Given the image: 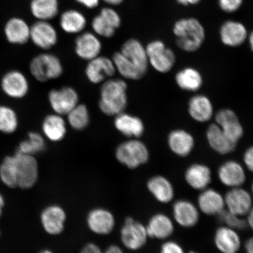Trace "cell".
Here are the masks:
<instances>
[{"label": "cell", "mask_w": 253, "mask_h": 253, "mask_svg": "<svg viewBox=\"0 0 253 253\" xmlns=\"http://www.w3.org/2000/svg\"><path fill=\"white\" fill-rule=\"evenodd\" d=\"M172 31L177 46L186 52H197L206 39L205 28L197 18L179 19L174 23Z\"/></svg>", "instance_id": "obj_1"}, {"label": "cell", "mask_w": 253, "mask_h": 253, "mask_svg": "<svg viewBox=\"0 0 253 253\" xmlns=\"http://www.w3.org/2000/svg\"><path fill=\"white\" fill-rule=\"evenodd\" d=\"M127 84L123 79H107L100 88L99 109L104 115L116 116L127 106Z\"/></svg>", "instance_id": "obj_2"}, {"label": "cell", "mask_w": 253, "mask_h": 253, "mask_svg": "<svg viewBox=\"0 0 253 253\" xmlns=\"http://www.w3.org/2000/svg\"><path fill=\"white\" fill-rule=\"evenodd\" d=\"M115 155L120 163L130 169L147 163L150 158L146 145L137 138H132L119 145Z\"/></svg>", "instance_id": "obj_3"}, {"label": "cell", "mask_w": 253, "mask_h": 253, "mask_svg": "<svg viewBox=\"0 0 253 253\" xmlns=\"http://www.w3.org/2000/svg\"><path fill=\"white\" fill-rule=\"evenodd\" d=\"M30 71L37 81L46 82L61 77L63 68L58 56L52 53H43L34 57L32 60Z\"/></svg>", "instance_id": "obj_4"}, {"label": "cell", "mask_w": 253, "mask_h": 253, "mask_svg": "<svg viewBox=\"0 0 253 253\" xmlns=\"http://www.w3.org/2000/svg\"><path fill=\"white\" fill-rule=\"evenodd\" d=\"M145 49L149 65L155 70L161 74H166L172 70L176 63L175 53L163 41H151Z\"/></svg>", "instance_id": "obj_5"}, {"label": "cell", "mask_w": 253, "mask_h": 253, "mask_svg": "<svg viewBox=\"0 0 253 253\" xmlns=\"http://www.w3.org/2000/svg\"><path fill=\"white\" fill-rule=\"evenodd\" d=\"M14 156L17 163L18 187L24 189L33 187L39 178V164L36 158L34 156L17 151Z\"/></svg>", "instance_id": "obj_6"}, {"label": "cell", "mask_w": 253, "mask_h": 253, "mask_svg": "<svg viewBox=\"0 0 253 253\" xmlns=\"http://www.w3.org/2000/svg\"><path fill=\"white\" fill-rule=\"evenodd\" d=\"M79 94L75 88L64 86L52 89L48 94V101L53 112L58 115H67L79 104Z\"/></svg>", "instance_id": "obj_7"}, {"label": "cell", "mask_w": 253, "mask_h": 253, "mask_svg": "<svg viewBox=\"0 0 253 253\" xmlns=\"http://www.w3.org/2000/svg\"><path fill=\"white\" fill-rule=\"evenodd\" d=\"M1 88L6 96L13 99H21L28 94L30 84L23 73L12 70L3 76Z\"/></svg>", "instance_id": "obj_8"}, {"label": "cell", "mask_w": 253, "mask_h": 253, "mask_svg": "<svg viewBox=\"0 0 253 253\" xmlns=\"http://www.w3.org/2000/svg\"><path fill=\"white\" fill-rule=\"evenodd\" d=\"M120 52L132 67L144 76L148 71L149 62L145 47L137 40L129 39L123 44Z\"/></svg>", "instance_id": "obj_9"}, {"label": "cell", "mask_w": 253, "mask_h": 253, "mask_svg": "<svg viewBox=\"0 0 253 253\" xmlns=\"http://www.w3.org/2000/svg\"><path fill=\"white\" fill-rule=\"evenodd\" d=\"M116 69L112 59L103 56H98L88 61L85 69V75L90 83L99 84L112 78Z\"/></svg>", "instance_id": "obj_10"}, {"label": "cell", "mask_w": 253, "mask_h": 253, "mask_svg": "<svg viewBox=\"0 0 253 253\" xmlns=\"http://www.w3.org/2000/svg\"><path fill=\"white\" fill-rule=\"evenodd\" d=\"M215 121L231 140L238 143L244 135V128L238 116L232 109H222L215 115Z\"/></svg>", "instance_id": "obj_11"}, {"label": "cell", "mask_w": 253, "mask_h": 253, "mask_svg": "<svg viewBox=\"0 0 253 253\" xmlns=\"http://www.w3.org/2000/svg\"><path fill=\"white\" fill-rule=\"evenodd\" d=\"M122 241L126 248L136 251L146 243L148 237L146 227L128 217L121 230Z\"/></svg>", "instance_id": "obj_12"}, {"label": "cell", "mask_w": 253, "mask_h": 253, "mask_svg": "<svg viewBox=\"0 0 253 253\" xmlns=\"http://www.w3.org/2000/svg\"><path fill=\"white\" fill-rule=\"evenodd\" d=\"M249 33L246 25L239 21L229 20L221 24L219 37L224 46L237 47L248 40Z\"/></svg>", "instance_id": "obj_13"}, {"label": "cell", "mask_w": 253, "mask_h": 253, "mask_svg": "<svg viewBox=\"0 0 253 253\" xmlns=\"http://www.w3.org/2000/svg\"><path fill=\"white\" fill-rule=\"evenodd\" d=\"M58 39L55 27L47 21L39 20L31 27L30 40L39 48H51L58 42Z\"/></svg>", "instance_id": "obj_14"}, {"label": "cell", "mask_w": 253, "mask_h": 253, "mask_svg": "<svg viewBox=\"0 0 253 253\" xmlns=\"http://www.w3.org/2000/svg\"><path fill=\"white\" fill-rule=\"evenodd\" d=\"M168 144L170 151L177 156L185 157L194 150V136L184 129L177 128L170 131L168 135Z\"/></svg>", "instance_id": "obj_15"}, {"label": "cell", "mask_w": 253, "mask_h": 253, "mask_svg": "<svg viewBox=\"0 0 253 253\" xmlns=\"http://www.w3.org/2000/svg\"><path fill=\"white\" fill-rule=\"evenodd\" d=\"M102 49V43L96 34L85 32L75 41V52L79 58L89 61L99 56Z\"/></svg>", "instance_id": "obj_16"}, {"label": "cell", "mask_w": 253, "mask_h": 253, "mask_svg": "<svg viewBox=\"0 0 253 253\" xmlns=\"http://www.w3.org/2000/svg\"><path fill=\"white\" fill-rule=\"evenodd\" d=\"M224 199L227 210L239 216L248 214L252 208V196L245 189L233 188Z\"/></svg>", "instance_id": "obj_17"}, {"label": "cell", "mask_w": 253, "mask_h": 253, "mask_svg": "<svg viewBox=\"0 0 253 253\" xmlns=\"http://www.w3.org/2000/svg\"><path fill=\"white\" fill-rule=\"evenodd\" d=\"M188 113L194 121L206 123L212 118L214 109L212 102L204 94H196L189 99Z\"/></svg>", "instance_id": "obj_18"}, {"label": "cell", "mask_w": 253, "mask_h": 253, "mask_svg": "<svg viewBox=\"0 0 253 253\" xmlns=\"http://www.w3.org/2000/svg\"><path fill=\"white\" fill-rule=\"evenodd\" d=\"M114 125L117 130L131 138H138L144 133L143 122L138 117L123 112L115 116Z\"/></svg>", "instance_id": "obj_19"}, {"label": "cell", "mask_w": 253, "mask_h": 253, "mask_svg": "<svg viewBox=\"0 0 253 253\" xmlns=\"http://www.w3.org/2000/svg\"><path fill=\"white\" fill-rule=\"evenodd\" d=\"M206 135L211 149L218 154H228L236 149L237 144L231 140L216 123L209 126Z\"/></svg>", "instance_id": "obj_20"}, {"label": "cell", "mask_w": 253, "mask_h": 253, "mask_svg": "<svg viewBox=\"0 0 253 253\" xmlns=\"http://www.w3.org/2000/svg\"><path fill=\"white\" fill-rule=\"evenodd\" d=\"M218 176L223 184L233 188L242 185L246 179L245 169L241 164L233 160L226 161L220 166Z\"/></svg>", "instance_id": "obj_21"}, {"label": "cell", "mask_w": 253, "mask_h": 253, "mask_svg": "<svg viewBox=\"0 0 253 253\" xmlns=\"http://www.w3.org/2000/svg\"><path fill=\"white\" fill-rule=\"evenodd\" d=\"M41 219L44 230L50 235H56L64 228L66 214L59 206L52 205L43 211Z\"/></svg>", "instance_id": "obj_22"}, {"label": "cell", "mask_w": 253, "mask_h": 253, "mask_svg": "<svg viewBox=\"0 0 253 253\" xmlns=\"http://www.w3.org/2000/svg\"><path fill=\"white\" fill-rule=\"evenodd\" d=\"M31 27L23 19L17 17L9 19L6 23L4 33L9 43L23 45L30 39Z\"/></svg>", "instance_id": "obj_23"}, {"label": "cell", "mask_w": 253, "mask_h": 253, "mask_svg": "<svg viewBox=\"0 0 253 253\" xmlns=\"http://www.w3.org/2000/svg\"><path fill=\"white\" fill-rule=\"evenodd\" d=\"M87 221L90 229L99 235L110 233L115 226L113 215L103 209L91 211L88 215Z\"/></svg>", "instance_id": "obj_24"}, {"label": "cell", "mask_w": 253, "mask_h": 253, "mask_svg": "<svg viewBox=\"0 0 253 253\" xmlns=\"http://www.w3.org/2000/svg\"><path fill=\"white\" fill-rule=\"evenodd\" d=\"M214 243L221 253H237L241 246V240L235 230L223 226L216 230Z\"/></svg>", "instance_id": "obj_25"}, {"label": "cell", "mask_w": 253, "mask_h": 253, "mask_svg": "<svg viewBox=\"0 0 253 253\" xmlns=\"http://www.w3.org/2000/svg\"><path fill=\"white\" fill-rule=\"evenodd\" d=\"M175 83L181 90L195 92L203 86L204 78L198 69L191 66L183 68L176 73Z\"/></svg>", "instance_id": "obj_26"}, {"label": "cell", "mask_w": 253, "mask_h": 253, "mask_svg": "<svg viewBox=\"0 0 253 253\" xmlns=\"http://www.w3.org/2000/svg\"><path fill=\"white\" fill-rule=\"evenodd\" d=\"M173 214L176 222L182 227H192L198 222V210L191 202L186 200L176 201L173 205Z\"/></svg>", "instance_id": "obj_27"}, {"label": "cell", "mask_w": 253, "mask_h": 253, "mask_svg": "<svg viewBox=\"0 0 253 253\" xmlns=\"http://www.w3.org/2000/svg\"><path fill=\"white\" fill-rule=\"evenodd\" d=\"M203 191L198 198L199 209L206 214H219L224 210V199L216 190L205 189Z\"/></svg>", "instance_id": "obj_28"}, {"label": "cell", "mask_w": 253, "mask_h": 253, "mask_svg": "<svg viewBox=\"0 0 253 253\" xmlns=\"http://www.w3.org/2000/svg\"><path fill=\"white\" fill-rule=\"evenodd\" d=\"M42 130L43 135L49 140L58 142L65 137L67 128L62 116L54 113L47 115L43 119Z\"/></svg>", "instance_id": "obj_29"}, {"label": "cell", "mask_w": 253, "mask_h": 253, "mask_svg": "<svg viewBox=\"0 0 253 253\" xmlns=\"http://www.w3.org/2000/svg\"><path fill=\"white\" fill-rule=\"evenodd\" d=\"M185 178L186 182L192 188L204 190L210 184L211 172L208 166L201 164H194L186 169Z\"/></svg>", "instance_id": "obj_30"}, {"label": "cell", "mask_w": 253, "mask_h": 253, "mask_svg": "<svg viewBox=\"0 0 253 253\" xmlns=\"http://www.w3.org/2000/svg\"><path fill=\"white\" fill-rule=\"evenodd\" d=\"M146 229L148 236L165 239L172 235L174 226L169 217L159 213L151 217Z\"/></svg>", "instance_id": "obj_31"}, {"label": "cell", "mask_w": 253, "mask_h": 253, "mask_svg": "<svg viewBox=\"0 0 253 253\" xmlns=\"http://www.w3.org/2000/svg\"><path fill=\"white\" fill-rule=\"evenodd\" d=\"M147 187L157 200L161 203H169L172 200L174 197L173 188L171 183L165 177H153L148 182Z\"/></svg>", "instance_id": "obj_32"}, {"label": "cell", "mask_w": 253, "mask_h": 253, "mask_svg": "<svg viewBox=\"0 0 253 253\" xmlns=\"http://www.w3.org/2000/svg\"><path fill=\"white\" fill-rule=\"evenodd\" d=\"M60 26L65 33L71 34L80 33L86 26V17L80 11L69 9L60 18Z\"/></svg>", "instance_id": "obj_33"}, {"label": "cell", "mask_w": 253, "mask_h": 253, "mask_svg": "<svg viewBox=\"0 0 253 253\" xmlns=\"http://www.w3.org/2000/svg\"><path fill=\"white\" fill-rule=\"evenodd\" d=\"M30 9L38 20L48 21L58 14V0H32Z\"/></svg>", "instance_id": "obj_34"}, {"label": "cell", "mask_w": 253, "mask_h": 253, "mask_svg": "<svg viewBox=\"0 0 253 253\" xmlns=\"http://www.w3.org/2000/svg\"><path fill=\"white\" fill-rule=\"evenodd\" d=\"M45 148V141L43 136L39 132L32 131L28 134L27 138L19 144L17 152L34 156Z\"/></svg>", "instance_id": "obj_35"}, {"label": "cell", "mask_w": 253, "mask_h": 253, "mask_svg": "<svg viewBox=\"0 0 253 253\" xmlns=\"http://www.w3.org/2000/svg\"><path fill=\"white\" fill-rule=\"evenodd\" d=\"M0 179L9 188L18 186L17 163L14 156L6 157L0 166Z\"/></svg>", "instance_id": "obj_36"}, {"label": "cell", "mask_w": 253, "mask_h": 253, "mask_svg": "<svg viewBox=\"0 0 253 253\" xmlns=\"http://www.w3.org/2000/svg\"><path fill=\"white\" fill-rule=\"evenodd\" d=\"M66 116L69 125L75 130H84L89 125L90 113L84 104L79 103Z\"/></svg>", "instance_id": "obj_37"}, {"label": "cell", "mask_w": 253, "mask_h": 253, "mask_svg": "<svg viewBox=\"0 0 253 253\" xmlns=\"http://www.w3.org/2000/svg\"><path fill=\"white\" fill-rule=\"evenodd\" d=\"M17 113L11 107L0 105V132L4 134L14 133L18 127Z\"/></svg>", "instance_id": "obj_38"}, {"label": "cell", "mask_w": 253, "mask_h": 253, "mask_svg": "<svg viewBox=\"0 0 253 253\" xmlns=\"http://www.w3.org/2000/svg\"><path fill=\"white\" fill-rule=\"evenodd\" d=\"M219 220L225 224L227 227L234 230L245 229L248 223L247 221L242 219L238 215L230 212L228 210H223L218 214Z\"/></svg>", "instance_id": "obj_39"}, {"label": "cell", "mask_w": 253, "mask_h": 253, "mask_svg": "<svg viewBox=\"0 0 253 253\" xmlns=\"http://www.w3.org/2000/svg\"><path fill=\"white\" fill-rule=\"evenodd\" d=\"M93 30L97 36L109 39L115 34L116 30L111 26L99 14L96 16L91 22Z\"/></svg>", "instance_id": "obj_40"}, {"label": "cell", "mask_w": 253, "mask_h": 253, "mask_svg": "<svg viewBox=\"0 0 253 253\" xmlns=\"http://www.w3.org/2000/svg\"><path fill=\"white\" fill-rule=\"evenodd\" d=\"M99 15L107 23L115 28L116 30L118 29L121 25V17H120L118 12L112 8L105 7L102 8Z\"/></svg>", "instance_id": "obj_41"}, {"label": "cell", "mask_w": 253, "mask_h": 253, "mask_svg": "<svg viewBox=\"0 0 253 253\" xmlns=\"http://www.w3.org/2000/svg\"><path fill=\"white\" fill-rule=\"evenodd\" d=\"M244 0H217L218 5L221 11L226 13H234L239 11Z\"/></svg>", "instance_id": "obj_42"}, {"label": "cell", "mask_w": 253, "mask_h": 253, "mask_svg": "<svg viewBox=\"0 0 253 253\" xmlns=\"http://www.w3.org/2000/svg\"><path fill=\"white\" fill-rule=\"evenodd\" d=\"M161 253H184L181 246L175 242H167L161 247Z\"/></svg>", "instance_id": "obj_43"}, {"label": "cell", "mask_w": 253, "mask_h": 253, "mask_svg": "<svg viewBox=\"0 0 253 253\" xmlns=\"http://www.w3.org/2000/svg\"><path fill=\"white\" fill-rule=\"evenodd\" d=\"M243 161L248 169L253 172V146L246 150L243 156Z\"/></svg>", "instance_id": "obj_44"}, {"label": "cell", "mask_w": 253, "mask_h": 253, "mask_svg": "<svg viewBox=\"0 0 253 253\" xmlns=\"http://www.w3.org/2000/svg\"><path fill=\"white\" fill-rule=\"evenodd\" d=\"M79 4L89 9L96 8L100 2V0H76Z\"/></svg>", "instance_id": "obj_45"}, {"label": "cell", "mask_w": 253, "mask_h": 253, "mask_svg": "<svg viewBox=\"0 0 253 253\" xmlns=\"http://www.w3.org/2000/svg\"><path fill=\"white\" fill-rule=\"evenodd\" d=\"M81 253H104V252L97 245L89 243L84 247Z\"/></svg>", "instance_id": "obj_46"}, {"label": "cell", "mask_w": 253, "mask_h": 253, "mask_svg": "<svg viewBox=\"0 0 253 253\" xmlns=\"http://www.w3.org/2000/svg\"><path fill=\"white\" fill-rule=\"evenodd\" d=\"M175 1L179 5L188 7V6L198 5L202 0H175Z\"/></svg>", "instance_id": "obj_47"}, {"label": "cell", "mask_w": 253, "mask_h": 253, "mask_svg": "<svg viewBox=\"0 0 253 253\" xmlns=\"http://www.w3.org/2000/svg\"><path fill=\"white\" fill-rule=\"evenodd\" d=\"M104 253H124L122 250L118 246H111L109 248L106 249V251Z\"/></svg>", "instance_id": "obj_48"}, {"label": "cell", "mask_w": 253, "mask_h": 253, "mask_svg": "<svg viewBox=\"0 0 253 253\" xmlns=\"http://www.w3.org/2000/svg\"><path fill=\"white\" fill-rule=\"evenodd\" d=\"M245 249L246 253H253V237L246 242Z\"/></svg>", "instance_id": "obj_49"}, {"label": "cell", "mask_w": 253, "mask_h": 253, "mask_svg": "<svg viewBox=\"0 0 253 253\" xmlns=\"http://www.w3.org/2000/svg\"><path fill=\"white\" fill-rule=\"evenodd\" d=\"M248 225L251 227L253 230V208L249 211L248 213V221H247Z\"/></svg>", "instance_id": "obj_50"}, {"label": "cell", "mask_w": 253, "mask_h": 253, "mask_svg": "<svg viewBox=\"0 0 253 253\" xmlns=\"http://www.w3.org/2000/svg\"><path fill=\"white\" fill-rule=\"evenodd\" d=\"M103 1L107 3V4L116 5L121 4L124 0H103Z\"/></svg>", "instance_id": "obj_51"}, {"label": "cell", "mask_w": 253, "mask_h": 253, "mask_svg": "<svg viewBox=\"0 0 253 253\" xmlns=\"http://www.w3.org/2000/svg\"><path fill=\"white\" fill-rule=\"evenodd\" d=\"M248 40L249 41L250 47H251L252 52L253 53V31H252L251 33L249 34Z\"/></svg>", "instance_id": "obj_52"}, {"label": "cell", "mask_w": 253, "mask_h": 253, "mask_svg": "<svg viewBox=\"0 0 253 253\" xmlns=\"http://www.w3.org/2000/svg\"><path fill=\"white\" fill-rule=\"evenodd\" d=\"M4 206V199L3 198L2 196L0 194V216L2 214V209Z\"/></svg>", "instance_id": "obj_53"}, {"label": "cell", "mask_w": 253, "mask_h": 253, "mask_svg": "<svg viewBox=\"0 0 253 253\" xmlns=\"http://www.w3.org/2000/svg\"><path fill=\"white\" fill-rule=\"evenodd\" d=\"M40 253H53L52 252H50L49 251H47V250H45V251H42L40 252Z\"/></svg>", "instance_id": "obj_54"}, {"label": "cell", "mask_w": 253, "mask_h": 253, "mask_svg": "<svg viewBox=\"0 0 253 253\" xmlns=\"http://www.w3.org/2000/svg\"><path fill=\"white\" fill-rule=\"evenodd\" d=\"M252 193H253V182L252 185Z\"/></svg>", "instance_id": "obj_55"}, {"label": "cell", "mask_w": 253, "mask_h": 253, "mask_svg": "<svg viewBox=\"0 0 253 253\" xmlns=\"http://www.w3.org/2000/svg\"><path fill=\"white\" fill-rule=\"evenodd\" d=\"M189 253H196V252H189Z\"/></svg>", "instance_id": "obj_56"}, {"label": "cell", "mask_w": 253, "mask_h": 253, "mask_svg": "<svg viewBox=\"0 0 253 253\" xmlns=\"http://www.w3.org/2000/svg\"></svg>", "instance_id": "obj_57"}]
</instances>
